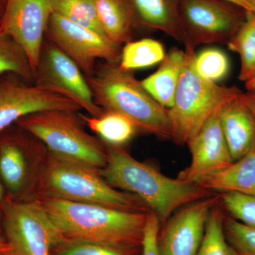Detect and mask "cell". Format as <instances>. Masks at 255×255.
<instances>
[{
	"mask_svg": "<svg viewBox=\"0 0 255 255\" xmlns=\"http://www.w3.org/2000/svg\"><path fill=\"white\" fill-rule=\"evenodd\" d=\"M10 248L6 243H0V255H9Z\"/></svg>",
	"mask_w": 255,
	"mask_h": 255,
	"instance_id": "34",
	"label": "cell"
},
{
	"mask_svg": "<svg viewBox=\"0 0 255 255\" xmlns=\"http://www.w3.org/2000/svg\"><path fill=\"white\" fill-rule=\"evenodd\" d=\"M226 239L238 255H255V228L233 218L223 219Z\"/></svg>",
	"mask_w": 255,
	"mask_h": 255,
	"instance_id": "28",
	"label": "cell"
},
{
	"mask_svg": "<svg viewBox=\"0 0 255 255\" xmlns=\"http://www.w3.org/2000/svg\"><path fill=\"white\" fill-rule=\"evenodd\" d=\"M228 48L239 55V80L245 83L255 78V15L246 11L239 30L228 43Z\"/></svg>",
	"mask_w": 255,
	"mask_h": 255,
	"instance_id": "22",
	"label": "cell"
},
{
	"mask_svg": "<svg viewBox=\"0 0 255 255\" xmlns=\"http://www.w3.org/2000/svg\"><path fill=\"white\" fill-rule=\"evenodd\" d=\"M216 201L209 196L184 206L172 216L159 235L161 255H196Z\"/></svg>",
	"mask_w": 255,
	"mask_h": 255,
	"instance_id": "14",
	"label": "cell"
},
{
	"mask_svg": "<svg viewBox=\"0 0 255 255\" xmlns=\"http://www.w3.org/2000/svg\"><path fill=\"white\" fill-rule=\"evenodd\" d=\"M97 14L106 35L122 46L131 41L137 27L128 0H95Z\"/></svg>",
	"mask_w": 255,
	"mask_h": 255,
	"instance_id": "20",
	"label": "cell"
},
{
	"mask_svg": "<svg viewBox=\"0 0 255 255\" xmlns=\"http://www.w3.org/2000/svg\"><path fill=\"white\" fill-rule=\"evenodd\" d=\"M16 125L38 139L52 153L97 169L107 164L105 142L87 131L79 112L41 111L19 119Z\"/></svg>",
	"mask_w": 255,
	"mask_h": 255,
	"instance_id": "6",
	"label": "cell"
},
{
	"mask_svg": "<svg viewBox=\"0 0 255 255\" xmlns=\"http://www.w3.org/2000/svg\"><path fill=\"white\" fill-rule=\"evenodd\" d=\"M241 98L245 105L251 110L255 118V89L247 90L246 92H243Z\"/></svg>",
	"mask_w": 255,
	"mask_h": 255,
	"instance_id": "32",
	"label": "cell"
},
{
	"mask_svg": "<svg viewBox=\"0 0 255 255\" xmlns=\"http://www.w3.org/2000/svg\"><path fill=\"white\" fill-rule=\"evenodd\" d=\"M107 164L99 172L112 187L131 194L164 223L182 207L209 197V191L182 179L164 175L137 160L122 147L105 144Z\"/></svg>",
	"mask_w": 255,
	"mask_h": 255,
	"instance_id": "2",
	"label": "cell"
},
{
	"mask_svg": "<svg viewBox=\"0 0 255 255\" xmlns=\"http://www.w3.org/2000/svg\"><path fill=\"white\" fill-rule=\"evenodd\" d=\"M185 61L168 110L171 139L179 145L189 144L223 106L241 95L235 87L221 86L201 78L195 69V50L185 48Z\"/></svg>",
	"mask_w": 255,
	"mask_h": 255,
	"instance_id": "5",
	"label": "cell"
},
{
	"mask_svg": "<svg viewBox=\"0 0 255 255\" xmlns=\"http://www.w3.org/2000/svg\"><path fill=\"white\" fill-rule=\"evenodd\" d=\"M53 13L52 0H6L0 31L21 45L33 73Z\"/></svg>",
	"mask_w": 255,
	"mask_h": 255,
	"instance_id": "13",
	"label": "cell"
},
{
	"mask_svg": "<svg viewBox=\"0 0 255 255\" xmlns=\"http://www.w3.org/2000/svg\"><path fill=\"white\" fill-rule=\"evenodd\" d=\"M184 61L185 50L172 48L161 62L158 70L141 81L147 92L168 110L173 105Z\"/></svg>",
	"mask_w": 255,
	"mask_h": 255,
	"instance_id": "19",
	"label": "cell"
},
{
	"mask_svg": "<svg viewBox=\"0 0 255 255\" xmlns=\"http://www.w3.org/2000/svg\"><path fill=\"white\" fill-rule=\"evenodd\" d=\"M6 243L4 229H3L2 221H1V213L0 209V243Z\"/></svg>",
	"mask_w": 255,
	"mask_h": 255,
	"instance_id": "37",
	"label": "cell"
},
{
	"mask_svg": "<svg viewBox=\"0 0 255 255\" xmlns=\"http://www.w3.org/2000/svg\"><path fill=\"white\" fill-rule=\"evenodd\" d=\"M241 96L226 104L219 112L220 124L233 162L255 145V118Z\"/></svg>",
	"mask_w": 255,
	"mask_h": 255,
	"instance_id": "16",
	"label": "cell"
},
{
	"mask_svg": "<svg viewBox=\"0 0 255 255\" xmlns=\"http://www.w3.org/2000/svg\"><path fill=\"white\" fill-rule=\"evenodd\" d=\"M80 116L85 125L107 145L122 147L139 131L130 119L117 112L104 111L98 117Z\"/></svg>",
	"mask_w": 255,
	"mask_h": 255,
	"instance_id": "21",
	"label": "cell"
},
{
	"mask_svg": "<svg viewBox=\"0 0 255 255\" xmlns=\"http://www.w3.org/2000/svg\"><path fill=\"white\" fill-rule=\"evenodd\" d=\"M6 3V0H0V26H1V21H2L3 16H4Z\"/></svg>",
	"mask_w": 255,
	"mask_h": 255,
	"instance_id": "36",
	"label": "cell"
},
{
	"mask_svg": "<svg viewBox=\"0 0 255 255\" xmlns=\"http://www.w3.org/2000/svg\"><path fill=\"white\" fill-rule=\"evenodd\" d=\"M52 6L53 12L107 36L99 20L95 0H52Z\"/></svg>",
	"mask_w": 255,
	"mask_h": 255,
	"instance_id": "25",
	"label": "cell"
},
{
	"mask_svg": "<svg viewBox=\"0 0 255 255\" xmlns=\"http://www.w3.org/2000/svg\"><path fill=\"white\" fill-rule=\"evenodd\" d=\"M227 1L236 4V6H239L246 11H252L251 6L248 0H227Z\"/></svg>",
	"mask_w": 255,
	"mask_h": 255,
	"instance_id": "33",
	"label": "cell"
},
{
	"mask_svg": "<svg viewBox=\"0 0 255 255\" xmlns=\"http://www.w3.org/2000/svg\"><path fill=\"white\" fill-rule=\"evenodd\" d=\"M5 199H6V192H5L4 186H3L1 179H0V209H1V206L2 205Z\"/></svg>",
	"mask_w": 255,
	"mask_h": 255,
	"instance_id": "35",
	"label": "cell"
},
{
	"mask_svg": "<svg viewBox=\"0 0 255 255\" xmlns=\"http://www.w3.org/2000/svg\"><path fill=\"white\" fill-rule=\"evenodd\" d=\"M223 206L233 219L255 228V196L238 194L223 193L221 196Z\"/></svg>",
	"mask_w": 255,
	"mask_h": 255,
	"instance_id": "29",
	"label": "cell"
},
{
	"mask_svg": "<svg viewBox=\"0 0 255 255\" xmlns=\"http://www.w3.org/2000/svg\"><path fill=\"white\" fill-rule=\"evenodd\" d=\"M56 250V255H125L113 248L90 243H69Z\"/></svg>",
	"mask_w": 255,
	"mask_h": 255,
	"instance_id": "30",
	"label": "cell"
},
{
	"mask_svg": "<svg viewBox=\"0 0 255 255\" xmlns=\"http://www.w3.org/2000/svg\"><path fill=\"white\" fill-rule=\"evenodd\" d=\"M40 173L41 197L147 212L140 199L110 186L99 169L48 150Z\"/></svg>",
	"mask_w": 255,
	"mask_h": 255,
	"instance_id": "4",
	"label": "cell"
},
{
	"mask_svg": "<svg viewBox=\"0 0 255 255\" xmlns=\"http://www.w3.org/2000/svg\"><path fill=\"white\" fill-rule=\"evenodd\" d=\"M216 204L210 213L204 238L196 255H238L226 239L222 214Z\"/></svg>",
	"mask_w": 255,
	"mask_h": 255,
	"instance_id": "26",
	"label": "cell"
},
{
	"mask_svg": "<svg viewBox=\"0 0 255 255\" xmlns=\"http://www.w3.org/2000/svg\"><path fill=\"white\" fill-rule=\"evenodd\" d=\"M208 191L255 196V145L246 155L199 184Z\"/></svg>",
	"mask_w": 255,
	"mask_h": 255,
	"instance_id": "18",
	"label": "cell"
},
{
	"mask_svg": "<svg viewBox=\"0 0 255 255\" xmlns=\"http://www.w3.org/2000/svg\"><path fill=\"white\" fill-rule=\"evenodd\" d=\"M160 225L157 216L153 213H149L142 236V255H161L159 248Z\"/></svg>",
	"mask_w": 255,
	"mask_h": 255,
	"instance_id": "31",
	"label": "cell"
},
{
	"mask_svg": "<svg viewBox=\"0 0 255 255\" xmlns=\"http://www.w3.org/2000/svg\"><path fill=\"white\" fill-rule=\"evenodd\" d=\"M9 73L33 83L34 73L24 49L12 37L0 31V75Z\"/></svg>",
	"mask_w": 255,
	"mask_h": 255,
	"instance_id": "24",
	"label": "cell"
},
{
	"mask_svg": "<svg viewBox=\"0 0 255 255\" xmlns=\"http://www.w3.org/2000/svg\"><path fill=\"white\" fill-rule=\"evenodd\" d=\"M40 142L16 124L0 132V179L6 198L26 201L33 184L30 158Z\"/></svg>",
	"mask_w": 255,
	"mask_h": 255,
	"instance_id": "12",
	"label": "cell"
},
{
	"mask_svg": "<svg viewBox=\"0 0 255 255\" xmlns=\"http://www.w3.org/2000/svg\"><path fill=\"white\" fill-rule=\"evenodd\" d=\"M246 87L247 90H253L255 89V78L253 80H250L249 82H246Z\"/></svg>",
	"mask_w": 255,
	"mask_h": 255,
	"instance_id": "38",
	"label": "cell"
},
{
	"mask_svg": "<svg viewBox=\"0 0 255 255\" xmlns=\"http://www.w3.org/2000/svg\"><path fill=\"white\" fill-rule=\"evenodd\" d=\"M220 111L188 144L191 163L180 172L179 179L199 185L206 177L233 162L220 124Z\"/></svg>",
	"mask_w": 255,
	"mask_h": 255,
	"instance_id": "15",
	"label": "cell"
},
{
	"mask_svg": "<svg viewBox=\"0 0 255 255\" xmlns=\"http://www.w3.org/2000/svg\"><path fill=\"white\" fill-rule=\"evenodd\" d=\"M86 79L96 105L102 110L125 116L139 131L171 138L168 109L147 92L132 71L119 63L98 61Z\"/></svg>",
	"mask_w": 255,
	"mask_h": 255,
	"instance_id": "3",
	"label": "cell"
},
{
	"mask_svg": "<svg viewBox=\"0 0 255 255\" xmlns=\"http://www.w3.org/2000/svg\"><path fill=\"white\" fill-rule=\"evenodd\" d=\"M33 84L73 101L90 116L98 117L104 110L96 105L85 75L54 43L45 38L33 75Z\"/></svg>",
	"mask_w": 255,
	"mask_h": 255,
	"instance_id": "10",
	"label": "cell"
},
{
	"mask_svg": "<svg viewBox=\"0 0 255 255\" xmlns=\"http://www.w3.org/2000/svg\"><path fill=\"white\" fill-rule=\"evenodd\" d=\"M1 221L9 255H50L61 241L38 201L5 199Z\"/></svg>",
	"mask_w": 255,
	"mask_h": 255,
	"instance_id": "7",
	"label": "cell"
},
{
	"mask_svg": "<svg viewBox=\"0 0 255 255\" xmlns=\"http://www.w3.org/2000/svg\"><path fill=\"white\" fill-rule=\"evenodd\" d=\"M194 64L196 72L201 78L214 82L226 77L229 70L227 56L216 48H209L196 55Z\"/></svg>",
	"mask_w": 255,
	"mask_h": 255,
	"instance_id": "27",
	"label": "cell"
},
{
	"mask_svg": "<svg viewBox=\"0 0 255 255\" xmlns=\"http://www.w3.org/2000/svg\"><path fill=\"white\" fill-rule=\"evenodd\" d=\"M45 38L73 60L85 78L92 75L98 61L120 62L122 46L55 12L50 16Z\"/></svg>",
	"mask_w": 255,
	"mask_h": 255,
	"instance_id": "9",
	"label": "cell"
},
{
	"mask_svg": "<svg viewBox=\"0 0 255 255\" xmlns=\"http://www.w3.org/2000/svg\"><path fill=\"white\" fill-rule=\"evenodd\" d=\"M55 110H82L68 97L29 83L16 74L0 75V132L26 116Z\"/></svg>",
	"mask_w": 255,
	"mask_h": 255,
	"instance_id": "11",
	"label": "cell"
},
{
	"mask_svg": "<svg viewBox=\"0 0 255 255\" xmlns=\"http://www.w3.org/2000/svg\"><path fill=\"white\" fill-rule=\"evenodd\" d=\"M163 45L152 38L131 41L122 48L119 65L125 70L149 68L161 63L165 57Z\"/></svg>",
	"mask_w": 255,
	"mask_h": 255,
	"instance_id": "23",
	"label": "cell"
},
{
	"mask_svg": "<svg viewBox=\"0 0 255 255\" xmlns=\"http://www.w3.org/2000/svg\"><path fill=\"white\" fill-rule=\"evenodd\" d=\"M36 201L54 226L61 246L90 243L123 253L141 245L150 213L54 198L40 197Z\"/></svg>",
	"mask_w": 255,
	"mask_h": 255,
	"instance_id": "1",
	"label": "cell"
},
{
	"mask_svg": "<svg viewBox=\"0 0 255 255\" xmlns=\"http://www.w3.org/2000/svg\"><path fill=\"white\" fill-rule=\"evenodd\" d=\"M248 1H249V4L251 6V12L255 15V0H248Z\"/></svg>",
	"mask_w": 255,
	"mask_h": 255,
	"instance_id": "39",
	"label": "cell"
},
{
	"mask_svg": "<svg viewBox=\"0 0 255 255\" xmlns=\"http://www.w3.org/2000/svg\"><path fill=\"white\" fill-rule=\"evenodd\" d=\"M227 0H179L184 46L227 43L246 18V11Z\"/></svg>",
	"mask_w": 255,
	"mask_h": 255,
	"instance_id": "8",
	"label": "cell"
},
{
	"mask_svg": "<svg viewBox=\"0 0 255 255\" xmlns=\"http://www.w3.org/2000/svg\"><path fill=\"white\" fill-rule=\"evenodd\" d=\"M137 27L157 30L184 43L179 18V0H128Z\"/></svg>",
	"mask_w": 255,
	"mask_h": 255,
	"instance_id": "17",
	"label": "cell"
}]
</instances>
